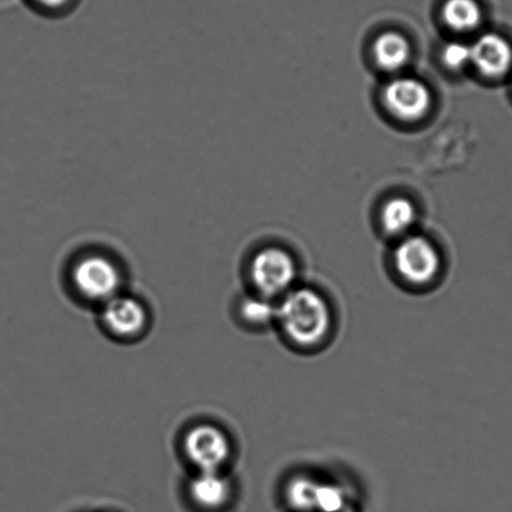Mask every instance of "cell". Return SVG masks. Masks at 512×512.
Segmentation results:
<instances>
[{"mask_svg":"<svg viewBox=\"0 0 512 512\" xmlns=\"http://www.w3.org/2000/svg\"><path fill=\"white\" fill-rule=\"evenodd\" d=\"M333 324V310L319 290L296 285L276 301L275 325L295 348H320L330 338Z\"/></svg>","mask_w":512,"mask_h":512,"instance_id":"1","label":"cell"},{"mask_svg":"<svg viewBox=\"0 0 512 512\" xmlns=\"http://www.w3.org/2000/svg\"><path fill=\"white\" fill-rule=\"evenodd\" d=\"M249 276L256 294L278 301L298 285V265L285 249L266 247L253 255Z\"/></svg>","mask_w":512,"mask_h":512,"instance_id":"2","label":"cell"},{"mask_svg":"<svg viewBox=\"0 0 512 512\" xmlns=\"http://www.w3.org/2000/svg\"><path fill=\"white\" fill-rule=\"evenodd\" d=\"M393 265L403 283L426 288L438 280L443 260L431 240L423 235H406L396 245Z\"/></svg>","mask_w":512,"mask_h":512,"instance_id":"3","label":"cell"},{"mask_svg":"<svg viewBox=\"0 0 512 512\" xmlns=\"http://www.w3.org/2000/svg\"><path fill=\"white\" fill-rule=\"evenodd\" d=\"M75 289L85 299L105 304L119 295L123 286V271L108 254L87 253L75 261L72 269Z\"/></svg>","mask_w":512,"mask_h":512,"instance_id":"4","label":"cell"},{"mask_svg":"<svg viewBox=\"0 0 512 512\" xmlns=\"http://www.w3.org/2000/svg\"><path fill=\"white\" fill-rule=\"evenodd\" d=\"M184 451L199 471H223L232 456V443L218 426L202 424L185 435Z\"/></svg>","mask_w":512,"mask_h":512,"instance_id":"5","label":"cell"},{"mask_svg":"<svg viewBox=\"0 0 512 512\" xmlns=\"http://www.w3.org/2000/svg\"><path fill=\"white\" fill-rule=\"evenodd\" d=\"M384 104L394 117L404 122H418L429 113L433 97L428 85L414 77L399 75L385 85Z\"/></svg>","mask_w":512,"mask_h":512,"instance_id":"6","label":"cell"},{"mask_svg":"<svg viewBox=\"0 0 512 512\" xmlns=\"http://www.w3.org/2000/svg\"><path fill=\"white\" fill-rule=\"evenodd\" d=\"M102 320L117 338L133 339L147 328L148 313L139 300L119 294L103 304Z\"/></svg>","mask_w":512,"mask_h":512,"instance_id":"7","label":"cell"},{"mask_svg":"<svg viewBox=\"0 0 512 512\" xmlns=\"http://www.w3.org/2000/svg\"><path fill=\"white\" fill-rule=\"evenodd\" d=\"M471 65L486 78L503 77L512 67L510 43L496 33L481 34L471 44Z\"/></svg>","mask_w":512,"mask_h":512,"instance_id":"8","label":"cell"},{"mask_svg":"<svg viewBox=\"0 0 512 512\" xmlns=\"http://www.w3.org/2000/svg\"><path fill=\"white\" fill-rule=\"evenodd\" d=\"M189 491L190 498L200 508L218 510L232 498L233 485L223 471H199L190 483Z\"/></svg>","mask_w":512,"mask_h":512,"instance_id":"9","label":"cell"},{"mask_svg":"<svg viewBox=\"0 0 512 512\" xmlns=\"http://www.w3.org/2000/svg\"><path fill=\"white\" fill-rule=\"evenodd\" d=\"M376 65L384 72L398 73L409 64L411 47L408 39L396 32L379 35L373 45Z\"/></svg>","mask_w":512,"mask_h":512,"instance_id":"10","label":"cell"},{"mask_svg":"<svg viewBox=\"0 0 512 512\" xmlns=\"http://www.w3.org/2000/svg\"><path fill=\"white\" fill-rule=\"evenodd\" d=\"M441 15L454 32L470 33L480 27L483 9L478 0H446Z\"/></svg>","mask_w":512,"mask_h":512,"instance_id":"11","label":"cell"},{"mask_svg":"<svg viewBox=\"0 0 512 512\" xmlns=\"http://www.w3.org/2000/svg\"><path fill=\"white\" fill-rule=\"evenodd\" d=\"M416 208L409 199L396 197L388 200L381 210V225L394 237H406L416 223Z\"/></svg>","mask_w":512,"mask_h":512,"instance_id":"12","label":"cell"},{"mask_svg":"<svg viewBox=\"0 0 512 512\" xmlns=\"http://www.w3.org/2000/svg\"><path fill=\"white\" fill-rule=\"evenodd\" d=\"M319 483L313 475H294L285 486L286 503L296 512H314Z\"/></svg>","mask_w":512,"mask_h":512,"instance_id":"13","label":"cell"},{"mask_svg":"<svg viewBox=\"0 0 512 512\" xmlns=\"http://www.w3.org/2000/svg\"><path fill=\"white\" fill-rule=\"evenodd\" d=\"M239 313L244 323L254 328H265L275 324L276 301L259 294L247 296L239 305Z\"/></svg>","mask_w":512,"mask_h":512,"instance_id":"14","label":"cell"},{"mask_svg":"<svg viewBox=\"0 0 512 512\" xmlns=\"http://www.w3.org/2000/svg\"><path fill=\"white\" fill-rule=\"evenodd\" d=\"M349 506L348 491L333 481L320 479L316 491L314 512H346Z\"/></svg>","mask_w":512,"mask_h":512,"instance_id":"15","label":"cell"},{"mask_svg":"<svg viewBox=\"0 0 512 512\" xmlns=\"http://www.w3.org/2000/svg\"><path fill=\"white\" fill-rule=\"evenodd\" d=\"M443 60L446 67L454 70L464 69L471 65V44L455 40L445 45Z\"/></svg>","mask_w":512,"mask_h":512,"instance_id":"16","label":"cell"},{"mask_svg":"<svg viewBox=\"0 0 512 512\" xmlns=\"http://www.w3.org/2000/svg\"><path fill=\"white\" fill-rule=\"evenodd\" d=\"M40 12L49 15H59L68 12L74 0H30Z\"/></svg>","mask_w":512,"mask_h":512,"instance_id":"17","label":"cell"}]
</instances>
